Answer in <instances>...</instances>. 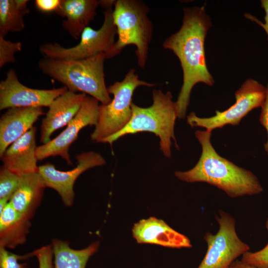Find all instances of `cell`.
<instances>
[{
	"mask_svg": "<svg viewBox=\"0 0 268 268\" xmlns=\"http://www.w3.org/2000/svg\"><path fill=\"white\" fill-rule=\"evenodd\" d=\"M182 25L175 33L167 38L163 47L172 51L179 59L183 80L175 102L177 118L184 119L190 103L191 91L198 83L212 86L214 79L206 63L204 42L212 26L204 6L185 7Z\"/></svg>",
	"mask_w": 268,
	"mask_h": 268,
	"instance_id": "6da1fadb",
	"label": "cell"
},
{
	"mask_svg": "<svg viewBox=\"0 0 268 268\" xmlns=\"http://www.w3.org/2000/svg\"><path fill=\"white\" fill-rule=\"evenodd\" d=\"M195 134L201 146V156L192 169L175 172L178 179L187 183H208L232 198L257 195L263 191L254 174L219 155L211 142V131L198 130Z\"/></svg>",
	"mask_w": 268,
	"mask_h": 268,
	"instance_id": "7a4b0ae2",
	"label": "cell"
},
{
	"mask_svg": "<svg viewBox=\"0 0 268 268\" xmlns=\"http://www.w3.org/2000/svg\"><path fill=\"white\" fill-rule=\"evenodd\" d=\"M105 53L83 60H57L44 58L38 67L45 74L61 82L68 90L88 94L102 104L112 99L106 86L104 63Z\"/></svg>",
	"mask_w": 268,
	"mask_h": 268,
	"instance_id": "3957f363",
	"label": "cell"
},
{
	"mask_svg": "<svg viewBox=\"0 0 268 268\" xmlns=\"http://www.w3.org/2000/svg\"><path fill=\"white\" fill-rule=\"evenodd\" d=\"M152 104L146 108L132 104V116L127 125L118 133L104 139L102 142L112 143L120 137L139 132H149L160 139V149L167 158L171 156L172 139L177 148L178 145L174 135V126L177 118L175 102L170 91L160 90L152 92Z\"/></svg>",
	"mask_w": 268,
	"mask_h": 268,
	"instance_id": "277c9868",
	"label": "cell"
},
{
	"mask_svg": "<svg viewBox=\"0 0 268 268\" xmlns=\"http://www.w3.org/2000/svg\"><path fill=\"white\" fill-rule=\"evenodd\" d=\"M149 9L137 0H115L113 19L118 40L106 54V59L119 54L127 46H136L135 55L141 68L145 66L153 26L148 16Z\"/></svg>",
	"mask_w": 268,
	"mask_h": 268,
	"instance_id": "5b68a950",
	"label": "cell"
},
{
	"mask_svg": "<svg viewBox=\"0 0 268 268\" xmlns=\"http://www.w3.org/2000/svg\"><path fill=\"white\" fill-rule=\"evenodd\" d=\"M131 69L121 81L115 82L107 87L114 98L108 104L99 105V118L91 139L101 142L122 130L132 116V97L135 89L140 86L153 87L155 84L141 80Z\"/></svg>",
	"mask_w": 268,
	"mask_h": 268,
	"instance_id": "8992f818",
	"label": "cell"
},
{
	"mask_svg": "<svg viewBox=\"0 0 268 268\" xmlns=\"http://www.w3.org/2000/svg\"><path fill=\"white\" fill-rule=\"evenodd\" d=\"M103 24L98 29L86 27L80 35L79 43L65 48L58 43H48L41 45L39 51L44 58L57 60H83L101 53L106 54L115 43L116 27L113 19V8H105Z\"/></svg>",
	"mask_w": 268,
	"mask_h": 268,
	"instance_id": "52a82bcc",
	"label": "cell"
},
{
	"mask_svg": "<svg viewBox=\"0 0 268 268\" xmlns=\"http://www.w3.org/2000/svg\"><path fill=\"white\" fill-rule=\"evenodd\" d=\"M266 87L258 81L248 78L235 93V103L227 109L215 111V115L208 118H201L191 112L187 117V123L191 127H201L211 131L227 125L236 126L241 120L254 109L263 105Z\"/></svg>",
	"mask_w": 268,
	"mask_h": 268,
	"instance_id": "ba28073f",
	"label": "cell"
},
{
	"mask_svg": "<svg viewBox=\"0 0 268 268\" xmlns=\"http://www.w3.org/2000/svg\"><path fill=\"white\" fill-rule=\"evenodd\" d=\"M216 219L219 229L215 234H205L203 238L207 249L198 268H229L238 257L250 249L238 236L232 216L219 210Z\"/></svg>",
	"mask_w": 268,
	"mask_h": 268,
	"instance_id": "9c48e42d",
	"label": "cell"
},
{
	"mask_svg": "<svg viewBox=\"0 0 268 268\" xmlns=\"http://www.w3.org/2000/svg\"><path fill=\"white\" fill-rule=\"evenodd\" d=\"M99 101L86 96L79 110L67 126L66 129L55 138L37 148V157L42 160L50 156H60L68 165L72 164L68 149L77 138L79 132L87 126H95L99 118Z\"/></svg>",
	"mask_w": 268,
	"mask_h": 268,
	"instance_id": "30bf717a",
	"label": "cell"
},
{
	"mask_svg": "<svg viewBox=\"0 0 268 268\" xmlns=\"http://www.w3.org/2000/svg\"><path fill=\"white\" fill-rule=\"evenodd\" d=\"M76 166L72 170L62 171L57 170L51 163L40 165L38 172L46 187L55 190L60 195L64 204L67 207L74 202V184L78 177L84 171L93 167L104 165L106 160L99 153L94 151L84 152L75 156Z\"/></svg>",
	"mask_w": 268,
	"mask_h": 268,
	"instance_id": "8fae6325",
	"label": "cell"
},
{
	"mask_svg": "<svg viewBox=\"0 0 268 268\" xmlns=\"http://www.w3.org/2000/svg\"><path fill=\"white\" fill-rule=\"evenodd\" d=\"M68 90L63 86L52 89L28 87L18 79L15 70L7 71L0 82V110L11 108L49 107L52 102Z\"/></svg>",
	"mask_w": 268,
	"mask_h": 268,
	"instance_id": "7c38bea8",
	"label": "cell"
},
{
	"mask_svg": "<svg viewBox=\"0 0 268 268\" xmlns=\"http://www.w3.org/2000/svg\"><path fill=\"white\" fill-rule=\"evenodd\" d=\"M86 96L85 93L67 90L52 102L41 126L40 142L43 144L51 140L55 131L68 124L79 110Z\"/></svg>",
	"mask_w": 268,
	"mask_h": 268,
	"instance_id": "4fadbf2b",
	"label": "cell"
},
{
	"mask_svg": "<svg viewBox=\"0 0 268 268\" xmlns=\"http://www.w3.org/2000/svg\"><path fill=\"white\" fill-rule=\"evenodd\" d=\"M133 237L139 244H151L172 248H190V239L155 217L143 219L134 224Z\"/></svg>",
	"mask_w": 268,
	"mask_h": 268,
	"instance_id": "5bb4252c",
	"label": "cell"
},
{
	"mask_svg": "<svg viewBox=\"0 0 268 268\" xmlns=\"http://www.w3.org/2000/svg\"><path fill=\"white\" fill-rule=\"evenodd\" d=\"M36 132L33 127L6 149L0 157L3 167L19 176L38 171Z\"/></svg>",
	"mask_w": 268,
	"mask_h": 268,
	"instance_id": "9a60e30c",
	"label": "cell"
},
{
	"mask_svg": "<svg viewBox=\"0 0 268 268\" xmlns=\"http://www.w3.org/2000/svg\"><path fill=\"white\" fill-rule=\"evenodd\" d=\"M44 114L42 107L11 108L0 119V157Z\"/></svg>",
	"mask_w": 268,
	"mask_h": 268,
	"instance_id": "2e32d148",
	"label": "cell"
},
{
	"mask_svg": "<svg viewBox=\"0 0 268 268\" xmlns=\"http://www.w3.org/2000/svg\"><path fill=\"white\" fill-rule=\"evenodd\" d=\"M45 188L38 171L20 176L18 185L9 203L17 212L31 219L41 202Z\"/></svg>",
	"mask_w": 268,
	"mask_h": 268,
	"instance_id": "e0dca14e",
	"label": "cell"
},
{
	"mask_svg": "<svg viewBox=\"0 0 268 268\" xmlns=\"http://www.w3.org/2000/svg\"><path fill=\"white\" fill-rule=\"evenodd\" d=\"M99 5V0H61L55 12L66 18L63 21V28L77 39L94 18Z\"/></svg>",
	"mask_w": 268,
	"mask_h": 268,
	"instance_id": "ac0fdd59",
	"label": "cell"
},
{
	"mask_svg": "<svg viewBox=\"0 0 268 268\" xmlns=\"http://www.w3.org/2000/svg\"><path fill=\"white\" fill-rule=\"evenodd\" d=\"M29 219L8 203L0 213V246L14 249L24 244L31 227Z\"/></svg>",
	"mask_w": 268,
	"mask_h": 268,
	"instance_id": "d6986e66",
	"label": "cell"
},
{
	"mask_svg": "<svg viewBox=\"0 0 268 268\" xmlns=\"http://www.w3.org/2000/svg\"><path fill=\"white\" fill-rule=\"evenodd\" d=\"M54 268H85L89 258L99 247V242H95L87 247L77 250L70 247L69 242L59 239L52 242Z\"/></svg>",
	"mask_w": 268,
	"mask_h": 268,
	"instance_id": "ffe728a7",
	"label": "cell"
},
{
	"mask_svg": "<svg viewBox=\"0 0 268 268\" xmlns=\"http://www.w3.org/2000/svg\"><path fill=\"white\" fill-rule=\"evenodd\" d=\"M27 0H0V35L18 32L25 27L24 16L29 12Z\"/></svg>",
	"mask_w": 268,
	"mask_h": 268,
	"instance_id": "44dd1931",
	"label": "cell"
},
{
	"mask_svg": "<svg viewBox=\"0 0 268 268\" xmlns=\"http://www.w3.org/2000/svg\"><path fill=\"white\" fill-rule=\"evenodd\" d=\"M20 176L2 166L0 170V201L9 203L19 183Z\"/></svg>",
	"mask_w": 268,
	"mask_h": 268,
	"instance_id": "7402d4cb",
	"label": "cell"
},
{
	"mask_svg": "<svg viewBox=\"0 0 268 268\" xmlns=\"http://www.w3.org/2000/svg\"><path fill=\"white\" fill-rule=\"evenodd\" d=\"M22 50L20 42H11L0 35V68L5 64L16 62L15 54Z\"/></svg>",
	"mask_w": 268,
	"mask_h": 268,
	"instance_id": "603a6c76",
	"label": "cell"
},
{
	"mask_svg": "<svg viewBox=\"0 0 268 268\" xmlns=\"http://www.w3.org/2000/svg\"><path fill=\"white\" fill-rule=\"evenodd\" d=\"M34 257L33 252L25 255H17L8 251L4 247L0 246V268H27L25 264L18 261Z\"/></svg>",
	"mask_w": 268,
	"mask_h": 268,
	"instance_id": "cb8c5ba5",
	"label": "cell"
},
{
	"mask_svg": "<svg viewBox=\"0 0 268 268\" xmlns=\"http://www.w3.org/2000/svg\"><path fill=\"white\" fill-rule=\"evenodd\" d=\"M266 227L268 232V218L266 221ZM242 262L256 267H268V243L261 250L256 252L248 251L242 255Z\"/></svg>",
	"mask_w": 268,
	"mask_h": 268,
	"instance_id": "d4e9b609",
	"label": "cell"
},
{
	"mask_svg": "<svg viewBox=\"0 0 268 268\" xmlns=\"http://www.w3.org/2000/svg\"><path fill=\"white\" fill-rule=\"evenodd\" d=\"M38 260L39 268H54L53 253L52 245L42 246L33 251Z\"/></svg>",
	"mask_w": 268,
	"mask_h": 268,
	"instance_id": "484cf974",
	"label": "cell"
},
{
	"mask_svg": "<svg viewBox=\"0 0 268 268\" xmlns=\"http://www.w3.org/2000/svg\"><path fill=\"white\" fill-rule=\"evenodd\" d=\"M266 87V97L264 102L261 107V112L259 121L267 132L268 139L267 142L264 144V148L265 151L268 154V82Z\"/></svg>",
	"mask_w": 268,
	"mask_h": 268,
	"instance_id": "4316f807",
	"label": "cell"
},
{
	"mask_svg": "<svg viewBox=\"0 0 268 268\" xmlns=\"http://www.w3.org/2000/svg\"><path fill=\"white\" fill-rule=\"evenodd\" d=\"M61 0H36V8L43 12L56 11L60 5Z\"/></svg>",
	"mask_w": 268,
	"mask_h": 268,
	"instance_id": "83f0119b",
	"label": "cell"
},
{
	"mask_svg": "<svg viewBox=\"0 0 268 268\" xmlns=\"http://www.w3.org/2000/svg\"><path fill=\"white\" fill-rule=\"evenodd\" d=\"M261 4L262 7L264 9L265 12V16L264 17L265 23L262 22L251 13H245L244 16L246 18L255 22L264 29L267 35V40L268 41V0H261Z\"/></svg>",
	"mask_w": 268,
	"mask_h": 268,
	"instance_id": "f1b7e54d",
	"label": "cell"
},
{
	"mask_svg": "<svg viewBox=\"0 0 268 268\" xmlns=\"http://www.w3.org/2000/svg\"><path fill=\"white\" fill-rule=\"evenodd\" d=\"M229 268H259L254 266H252L248 264H246L241 261H235L230 266Z\"/></svg>",
	"mask_w": 268,
	"mask_h": 268,
	"instance_id": "f546056e",
	"label": "cell"
}]
</instances>
